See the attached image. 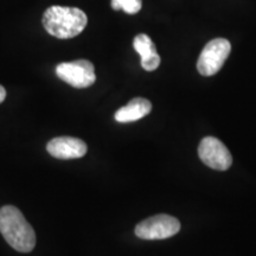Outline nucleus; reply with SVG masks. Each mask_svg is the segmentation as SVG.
Segmentation results:
<instances>
[{"label":"nucleus","mask_w":256,"mask_h":256,"mask_svg":"<svg viewBox=\"0 0 256 256\" xmlns=\"http://www.w3.org/2000/svg\"><path fill=\"white\" fill-rule=\"evenodd\" d=\"M180 230V222L170 215H156L146 218L136 226V235L142 240H165Z\"/></svg>","instance_id":"5"},{"label":"nucleus","mask_w":256,"mask_h":256,"mask_svg":"<svg viewBox=\"0 0 256 256\" xmlns=\"http://www.w3.org/2000/svg\"><path fill=\"white\" fill-rule=\"evenodd\" d=\"M87 14L78 8L51 6L43 14V26L51 36L69 40L78 36L87 26Z\"/></svg>","instance_id":"2"},{"label":"nucleus","mask_w":256,"mask_h":256,"mask_svg":"<svg viewBox=\"0 0 256 256\" xmlns=\"http://www.w3.org/2000/svg\"><path fill=\"white\" fill-rule=\"evenodd\" d=\"M5 98H6L5 88L2 87V86H0V104H2V102L5 100Z\"/></svg>","instance_id":"11"},{"label":"nucleus","mask_w":256,"mask_h":256,"mask_svg":"<svg viewBox=\"0 0 256 256\" xmlns=\"http://www.w3.org/2000/svg\"><path fill=\"white\" fill-rule=\"evenodd\" d=\"M198 156L206 166L226 171L232 166V156L226 145L214 136H206L202 140L198 146Z\"/></svg>","instance_id":"6"},{"label":"nucleus","mask_w":256,"mask_h":256,"mask_svg":"<svg viewBox=\"0 0 256 256\" xmlns=\"http://www.w3.org/2000/svg\"><path fill=\"white\" fill-rule=\"evenodd\" d=\"M112 8L122 10L128 14H136L142 10V0H112Z\"/></svg>","instance_id":"10"},{"label":"nucleus","mask_w":256,"mask_h":256,"mask_svg":"<svg viewBox=\"0 0 256 256\" xmlns=\"http://www.w3.org/2000/svg\"><path fill=\"white\" fill-rule=\"evenodd\" d=\"M0 232L5 241L19 252H30L36 246V234L16 206H5L0 209Z\"/></svg>","instance_id":"1"},{"label":"nucleus","mask_w":256,"mask_h":256,"mask_svg":"<svg viewBox=\"0 0 256 256\" xmlns=\"http://www.w3.org/2000/svg\"><path fill=\"white\" fill-rule=\"evenodd\" d=\"M87 144L72 136H58L50 140L46 151L57 159H78L87 153Z\"/></svg>","instance_id":"7"},{"label":"nucleus","mask_w":256,"mask_h":256,"mask_svg":"<svg viewBox=\"0 0 256 256\" xmlns=\"http://www.w3.org/2000/svg\"><path fill=\"white\" fill-rule=\"evenodd\" d=\"M56 74L74 88H88L96 81L94 66L87 60L60 63L56 66Z\"/></svg>","instance_id":"4"},{"label":"nucleus","mask_w":256,"mask_h":256,"mask_svg":"<svg viewBox=\"0 0 256 256\" xmlns=\"http://www.w3.org/2000/svg\"><path fill=\"white\" fill-rule=\"evenodd\" d=\"M133 46L140 57L142 66L146 72H154L160 64V56L156 52V44L145 34H140L134 38Z\"/></svg>","instance_id":"8"},{"label":"nucleus","mask_w":256,"mask_h":256,"mask_svg":"<svg viewBox=\"0 0 256 256\" xmlns=\"http://www.w3.org/2000/svg\"><path fill=\"white\" fill-rule=\"evenodd\" d=\"M232 51V44L224 38H215L204 46L197 62V70L203 76H212L223 66Z\"/></svg>","instance_id":"3"},{"label":"nucleus","mask_w":256,"mask_h":256,"mask_svg":"<svg viewBox=\"0 0 256 256\" xmlns=\"http://www.w3.org/2000/svg\"><path fill=\"white\" fill-rule=\"evenodd\" d=\"M152 110V104L142 98H136L121 107L114 115L118 122H133L145 118Z\"/></svg>","instance_id":"9"}]
</instances>
